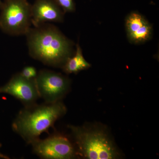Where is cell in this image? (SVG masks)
Wrapping results in <instances>:
<instances>
[{
    "mask_svg": "<svg viewBox=\"0 0 159 159\" xmlns=\"http://www.w3.org/2000/svg\"><path fill=\"white\" fill-rule=\"evenodd\" d=\"M26 35L29 55L46 65L62 67L72 56L73 43L53 25L31 28Z\"/></svg>",
    "mask_w": 159,
    "mask_h": 159,
    "instance_id": "6da1fadb",
    "label": "cell"
},
{
    "mask_svg": "<svg viewBox=\"0 0 159 159\" xmlns=\"http://www.w3.org/2000/svg\"><path fill=\"white\" fill-rule=\"evenodd\" d=\"M66 111V107L61 101L25 107L15 119L12 129L28 144H31L43 133L48 132Z\"/></svg>",
    "mask_w": 159,
    "mask_h": 159,
    "instance_id": "7a4b0ae2",
    "label": "cell"
},
{
    "mask_svg": "<svg viewBox=\"0 0 159 159\" xmlns=\"http://www.w3.org/2000/svg\"><path fill=\"white\" fill-rule=\"evenodd\" d=\"M74 138L77 156L85 159L118 158L119 151L107 133L101 129L69 125Z\"/></svg>",
    "mask_w": 159,
    "mask_h": 159,
    "instance_id": "3957f363",
    "label": "cell"
},
{
    "mask_svg": "<svg viewBox=\"0 0 159 159\" xmlns=\"http://www.w3.org/2000/svg\"><path fill=\"white\" fill-rule=\"evenodd\" d=\"M31 7L27 0H5L0 15L1 29L11 35H26L32 24Z\"/></svg>",
    "mask_w": 159,
    "mask_h": 159,
    "instance_id": "277c9868",
    "label": "cell"
},
{
    "mask_svg": "<svg viewBox=\"0 0 159 159\" xmlns=\"http://www.w3.org/2000/svg\"><path fill=\"white\" fill-rule=\"evenodd\" d=\"M35 81L39 97L43 98L46 103L61 101L68 92L70 84L67 77L47 70L38 72Z\"/></svg>",
    "mask_w": 159,
    "mask_h": 159,
    "instance_id": "5b68a950",
    "label": "cell"
},
{
    "mask_svg": "<svg viewBox=\"0 0 159 159\" xmlns=\"http://www.w3.org/2000/svg\"><path fill=\"white\" fill-rule=\"evenodd\" d=\"M33 152L40 157L46 159H70L77 156L76 148L68 139L54 134L44 139H38L31 143Z\"/></svg>",
    "mask_w": 159,
    "mask_h": 159,
    "instance_id": "8992f818",
    "label": "cell"
},
{
    "mask_svg": "<svg viewBox=\"0 0 159 159\" xmlns=\"http://www.w3.org/2000/svg\"><path fill=\"white\" fill-rule=\"evenodd\" d=\"M0 93L9 94L19 100L25 107L35 104L40 98L35 79L29 80L18 73L9 82L0 88Z\"/></svg>",
    "mask_w": 159,
    "mask_h": 159,
    "instance_id": "52a82bcc",
    "label": "cell"
},
{
    "mask_svg": "<svg viewBox=\"0 0 159 159\" xmlns=\"http://www.w3.org/2000/svg\"><path fill=\"white\" fill-rule=\"evenodd\" d=\"M63 16V12L54 0H36L31 6V24L34 27L48 22H61Z\"/></svg>",
    "mask_w": 159,
    "mask_h": 159,
    "instance_id": "ba28073f",
    "label": "cell"
},
{
    "mask_svg": "<svg viewBox=\"0 0 159 159\" xmlns=\"http://www.w3.org/2000/svg\"><path fill=\"white\" fill-rule=\"evenodd\" d=\"M125 28L128 39L133 43L145 42L152 36V26L142 15L137 12H131L127 16Z\"/></svg>",
    "mask_w": 159,
    "mask_h": 159,
    "instance_id": "9c48e42d",
    "label": "cell"
},
{
    "mask_svg": "<svg viewBox=\"0 0 159 159\" xmlns=\"http://www.w3.org/2000/svg\"><path fill=\"white\" fill-rule=\"evenodd\" d=\"M90 66L91 65L84 59L81 48L77 44L75 54L69 57L61 68L66 74H76L80 71L89 68Z\"/></svg>",
    "mask_w": 159,
    "mask_h": 159,
    "instance_id": "30bf717a",
    "label": "cell"
},
{
    "mask_svg": "<svg viewBox=\"0 0 159 159\" xmlns=\"http://www.w3.org/2000/svg\"><path fill=\"white\" fill-rule=\"evenodd\" d=\"M64 12H74L75 10L74 0H54Z\"/></svg>",
    "mask_w": 159,
    "mask_h": 159,
    "instance_id": "8fae6325",
    "label": "cell"
},
{
    "mask_svg": "<svg viewBox=\"0 0 159 159\" xmlns=\"http://www.w3.org/2000/svg\"><path fill=\"white\" fill-rule=\"evenodd\" d=\"M20 74L26 79L33 80L37 77L38 72L34 67L28 66L25 67Z\"/></svg>",
    "mask_w": 159,
    "mask_h": 159,
    "instance_id": "7c38bea8",
    "label": "cell"
},
{
    "mask_svg": "<svg viewBox=\"0 0 159 159\" xmlns=\"http://www.w3.org/2000/svg\"><path fill=\"white\" fill-rule=\"evenodd\" d=\"M1 144H0V147H1ZM0 158H2L5 159H9V158H8V157L3 155H2L1 153H0Z\"/></svg>",
    "mask_w": 159,
    "mask_h": 159,
    "instance_id": "4fadbf2b",
    "label": "cell"
},
{
    "mask_svg": "<svg viewBox=\"0 0 159 159\" xmlns=\"http://www.w3.org/2000/svg\"><path fill=\"white\" fill-rule=\"evenodd\" d=\"M0 4H1V0H0Z\"/></svg>",
    "mask_w": 159,
    "mask_h": 159,
    "instance_id": "5bb4252c",
    "label": "cell"
}]
</instances>
